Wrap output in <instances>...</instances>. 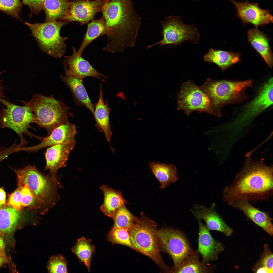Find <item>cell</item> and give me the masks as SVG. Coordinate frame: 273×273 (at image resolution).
Segmentation results:
<instances>
[{
	"instance_id": "obj_1",
	"label": "cell",
	"mask_w": 273,
	"mask_h": 273,
	"mask_svg": "<svg viewBox=\"0 0 273 273\" xmlns=\"http://www.w3.org/2000/svg\"><path fill=\"white\" fill-rule=\"evenodd\" d=\"M107 29L108 43L103 50L124 53L135 45L142 21L132 0H110L102 12Z\"/></svg>"
},
{
	"instance_id": "obj_2",
	"label": "cell",
	"mask_w": 273,
	"mask_h": 273,
	"mask_svg": "<svg viewBox=\"0 0 273 273\" xmlns=\"http://www.w3.org/2000/svg\"><path fill=\"white\" fill-rule=\"evenodd\" d=\"M273 185L272 167L248 158L233 184L225 189L224 198L229 204L239 200L265 199L272 194Z\"/></svg>"
},
{
	"instance_id": "obj_3",
	"label": "cell",
	"mask_w": 273,
	"mask_h": 273,
	"mask_svg": "<svg viewBox=\"0 0 273 273\" xmlns=\"http://www.w3.org/2000/svg\"><path fill=\"white\" fill-rule=\"evenodd\" d=\"M20 102L30 109L34 116V123L46 129L48 135L56 128L69 122V115L73 116L69 111L71 108L62 101L55 99L53 95L35 94L29 101Z\"/></svg>"
},
{
	"instance_id": "obj_4",
	"label": "cell",
	"mask_w": 273,
	"mask_h": 273,
	"mask_svg": "<svg viewBox=\"0 0 273 273\" xmlns=\"http://www.w3.org/2000/svg\"><path fill=\"white\" fill-rule=\"evenodd\" d=\"M252 80L245 81H214L210 79L200 86L209 98L214 115H222L223 107L228 104L239 103L248 98L246 91L253 86Z\"/></svg>"
},
{
	"instance_id": "obj_5",
	"label": "cell",
	"mask_w": 273,
	"mask_h": 273,
	"mask_svg": "<svg viewBox=\"0 0 273 273\" xmlns=\"http://www.w3.org/2000/svg\"><path fill=\"white\" fill-rule=\"evenodd\" d=\"M156 223L141 213L128 229V232L135 250L149 257L163 270L171 272L162 258L160 246Z\"/></svg>"
},
{
	"instance_id": "obj_6",
	"label": "cell",
	"mask_w": 273,
	"mask_h": 273,
	"mask_svg": "<svg viewBox=\"0 0 273 273\" xmlns=\"http://www.w3.org/2000/svg\"><path fill=\"white\" fill-rule=\"evenodd\" d=\"M17 176L18 187L27 184L41 201L43 214L54 205L57 199V184L50 175H45L34 166L13 169Z\"/></svg>"
},
{
	"instance_id": "obj_7",
	"label": "cell",
	"mask_w": 273,
	"mask_h": 273,
	"mask_svg": "<svg viewBox=\"0 0 273 273\" xmlns=\"http://www.w3.org/2000/svg\"><path fill=\"white\" fill-rule=\"evenodd\" d=\"M24 22L43 52L56 58L61 57L65 53V41L68 37L61 36L60 31L62 27L67 23L66 22L56 20L43 23Z\"/></svg>"
},
{
	"instance_id": "obj_8",
	"label": "cell",
	"mask_w": 273,
	"mask_h": 273,
	"mask_svg": "<svg viewBox=\"0 0 273 273\" xmlns=\"http://www.w3.org/2000/svg\"><path fill=\"white\" fill-rule=\"evenodd\" d=\"M0 102L4 106L0 109V128H8L13 130L19 136L21 145L28 143L23 136L24 134L31 138L42 140L44 138L35 135L28 130L32 128L31 124L35 121L34 115L28 107L18 106L2 98Z\"/></svg>"
},
{
	"instance_id": "obj_9",
	"label": "cell",
	"mask_w": 273,
	"mask_h": 273,
	"mask_svg": "<svg viewBox=\"0 0 273 273\" xmlns=\"http://www.w3.org/2000/svg\"><path fill=\"white\" fill-rule=\"evenodd\" d=\"M160 24L163 39L154 44L147 46L146 50L159 44L160 47L166 45L174 47L187 40L194 44H198L199 42L200 34L194 25H187L178 17H165L160 22Z\"/></svg>"
},
{
	"instance_id": "obj_10",
	"label": "cell",
	"mask_w": 273,
	"mask_h": 273,
	"mask_svg": "<svg viewBox=\"0 0 273 273\" xmlns=\"http://www.w3.org/2000/svg\"><path fill=\"white\" fill-rule=\"evenodd\" d=\"M157 236L161 248L173 260V271L181 265L193 250L185 235L179 230L164 228L158 231Z\"/></svg>"
},
{
	"instance_id": "obj_11",
	"label": "cell",
	"mask_w": 273,
	"mask_h": 273,
	"mask_svg": "<svg viewBox=\"0 0 273 273\" xmlns=\"http://www.w3.org/2000/svg\"><path fill=\"white\" fill-rule=\"evenodd\" d=\"M273 81L272 77L260 87L255 97L245 106L237 118L228 126H245L261 112L273 104Z\"/></svg>"
},
{
	"instance_id": "obj_12",
	"label": "cell",
	"mask_w": 273,
	"mask_h": 273,
	"mask_svg": "<svg viewBox=\"0 0 273 273\" xmlns=\"http://www.w3.org/2000/svg\"><path fill=\"white\" fill-rule=\"evenodd\" d=\"M177 98V109L183 110L188 116L195 111L214 114L208 96L192 81L182 84Z\"/></svg>"
},
{
	"instance_id": "obj_13",
	"label": "cell",
	"mask_w": 273,
	"mask_h": 273,
	"mask_svg": "<svg viewBox=\"0 0 273 273\" xmlns=\"http://www.w3.org/2000/svg\"><path fill=\"white\" fill-rule=\"evenodd\" d=\"M110 0H73L61 20L67 23L77 21L81 25L88 23L93 20L97 13L102 12Z\"/></svg>"
},
{
	"instance_id": "obj_14",
	"label": "cell",
	"mask_w": 273,
	"mask_h": 273,
	"mask_svg": "<svg viewBox=\"0 0 273 273\" xmlns=\"http://www.w3.org/2000/svg\"><path fill=\"white\" fill-rule=\"evenodd\" d=\"M75 142V140L68 141L47 148L45 154L46 165L44 170H49L50 175L54 182H57L56 174L58 170L66 165Z\"/></svg>"
},
{
	"instance_id": "obj_15",
	"label": "cell",
	"mask_w": 273,
	"mask_h": 273,
	"mask_svg": "<svg viewBox=\"0 0 273 273\" xmlns=\"http://www.w3.org/2000/svg\"><path fill=\"white\" fill-rule=\"evenodd\" d=\"M230 0L236 7L237 16L244 25L249 23L255 27L272 23L273 16L267 9H261L257 3H251L247 1L244 3L234 0Z\"/></svg>"
},
{
	"instance_id": "obj_16",
	"label": "cell",
	"mask_w": 273,
	"mask_h": 273,
	"mask_svg": "<svg viewBox=\"0 0 273 273\" xmlns=\"http://www.w3.org/2000/svg\"><path fill=\"white\" fill-rule=\"evenodd\" d=\"M72 48L73 54L64 57L63 63L66 75L74 76L82 80L86 77L90 76L98 78L104 81L99 76L107 78L97 71L87 60L78 54L75 48Z\"/></svg>"
},
{
	"instance_id": "obj_17",
	"label": "cell",
	"mask_w": 273,
	"mask_h": 273,
	"mask_svg": "<svg viewBox=\"0 0 273 273\" xmlns=\"http://www.w3.org/2000/svg\"><path fill=\"white\" fill-rule=\"evenodd\" d=\"M198 220L199 233L197 251L201 255L203 263L204 264L217 259L219 253L223 250L224 247L214 239L210 230L203 224L201 220Z\"/></svg>"
},
{
	"instance_id": "obj_18",
	"label": "cell",
	"mask_w": 273,
	"mask_h": 273,
	"mask_svg": "<svg viewBox=\"0 0 273 273\" xmlns=\"http://www.w3.org/2000/svg\"><path fill=\"white\" fill-rule=\"evenodd\" d=\"M77 133L76 126L69 122L55 129L49 135L44 138L39 144L32 146H25L24 151L29 152H36L44 148L75 140Z\"/></svg>"
},
{
	"instance_id": "obj_19",
	"label": "cell",
	"mask_w": 273,
	"mask_h": 273,
	"mask_svg": "<svg viewBox=\"0 0 273 273\" xmlns=\"http://www.w3.org/2000/svg\"><path fill=\"white\" fill-rule=\"evenodd\" d=\"M215 204L212 203L211 207H206L203 205L196 204L191 210L198 219H202L205 222L206 226L210 230L223 233L227 236L231 235L233 230L225 222L215 209Z\"/></svg>"
},
{
	"instance_id": "obj_20",
	"label": "cell",
	"mask_w": 273,
	"mask_h": 273,
	"mask_svg": "<svg viewBox=\"0 0 273 273\" xmlns=\"http://www.w3.org/2000/svg\"><path fill=\"white\" fill-rule=\"evenodd\" d=\"M229 204L242 211L248 218L269 235L272 236V219L267 213L254 207L247 200L236 201Z\"/></svg>"
},
{
	"instance_id": "obj_21",
	"label": "cell",
	"mask_w": 273,
	"mask_h": 273,
	"mask_svg": "<svg viewBox=\"0 0 273 273\" xmlns=\"http://www.w3.org/2000/svg\"><path fill=\"white\" fill-rule=\"evenodd\" d=\"M248 41L262 57L270 68L272 66L273 54L269 44V38L258 28L249 29L247 32Z\"/></svg>"
},
{
	"instance_id": "obj_22",
	"label": "cell",
	"mask_w": 273,
	"mask_h": 273,
	"mask_svg": "<svg viewBox=\"0 0 273 273\" xmlns=\"http://www.w3.org/2000/svg\"><path fill=\"white\" fill-rule=\"evenodd\" d=\"M101 84L98 101L95 106L94 116L98 130L104 134L107 141L110 142L112 132L109 122V114L111 109L108 107V101L104 102Z\"/></svg>"
},
{
	"instance_id": "obj_23",
	"label": "cell",
	"mask_w": 273,
	"mask_h": 273,
	"mask_svg": "<svg viewBox=\"0 0 273 273\" xmlns=\"http://www.w3.org/2000/svg\"><path fill=\"white\" fill-rule=\"evenodd\" d=\"M99 188L104 195L103 202L100 209L105 215L113 219L116 210L128 203L123 197L121 191L114 190L106 185L101 186Z\"/></svg>"
},
{
	"instance_id": "obj_24",
	"label": "cell",
	"mask_w": 273,
	"mask_h": 273,
	"mask_svg": "<svg viewBox=\"0 0 273 273\" xmlns=\"http://www.w3.org/2000/svg\"><path fill=\"white\" fill-rule=\"evenodd\" d=\"M62 80L70 89L75 100L89 110L94 115L95 108L83 83V80L72 75L61 76Z\"/></svg>"
},
{
	"instance_id": "obj_25",
	"label": "cell",
	"mask_w": 273,
	"mask_h": 273,
	"mask_svg": "<svg viewBox=\"0 0 273 273\" xmlns=\"http://www.w3.org/2000/svg\"><path fill=\"white\" fill-rule=\"evenodd\" d=\"M203 59L205 62L215 64L223 71L240 60L239 53H234L220 50L211 49L204 56Z\"/></svg>"
},
{
	"instance_id": "obj_26",
	"label": "cell",
	"mask_w": 273,
	"mask_h": 273,
	"mask_svg": "<svg viewBox=\"0 0 273 273\" xmlns=\"http://www.w3.org/2000/svg\"><path fill=\"white\" fill-rule=\"evenodd\" d=\"M149 166L161 185L160 188L164 189L178 179L176 168L173 164L153 162L150 163Z\"/></svg>"
},
{
	"instance_id": "obj_27",
	"label": "cell",
	"mask_w": 273,
	"mask_h": 273,
	"mask_svg": "<svg viewBox=\"0 0 273 273\" xmlns=\"http://www.w3.org/2000/svg\"><path fill=\"white\" fill-rule=\"evenodd\" d=\"M21 217L18 211L7 205L0 206V232L9 235L14 230Z\"/></svg>"
},
{
	"instance_id": "obj_28",
	"label": "cell",
	"mask_w": 273,
	"mask_h": 273,
	"mask_svg": "<svg viewBox=\"0 0 273 273\" xmlns=\"http://www.w3.org/2000/svg\"><path fill=\"white\" fill-rule=\"evenodd\" d=\"M70 0H45L43 6L46 22L61 20L69 9Z\"/></svg>"
},
{
	"instance_id": "obj_29",
	"label": "cell",
	"mask_w": 273,
	"mask_h": 273,
	"mask_svg": "<svg viewBox=\"0 0 273 273\" xmlns=\"http://www.w3.org/2000/svg\"><path fill=\"white\" fill-rule=\"evenodd\" d=\"M107 34V29L105 22L102 17L97 20H93L88 23L86 33L78 54L81 55L85 48L92 41L96 38Z\"/></svg>"
},
{
	"instance_id": "obj_30",
	"label": "cell",
	"mask_w": 273,
	"mask_h": 273,
	"mask_svg": "<svg viewBox=\"0 0 273 273\" xmlns=\"http://www.w3.org/2000/svg\"><path fill=\"white\" fill-rule=\"evenodd\" d=\"M91 241V240H87L83 237L77 240L75 245L71 249L79 261L84 263L89 272L90 271L92 256L95 251L94 246L90 243Z\"/></svg>"
},
{
	"instance_id": "obj_31",
	"label": "cell",
	"mask_w": 273,
	"mask_h": 273,
	"mask_svg": "<svg viewBox=\"0 0 273 273\" xmlns=\"http://www.w3.org/2000/svg\"><path fill=\"white\" fill-rule=\"evenodd\" d=\"M211 271L210 267L200 262L198 253L193 250L181 265L173 270V272L208 273Z\"/></svg>"
},
{
	"instance_id": "obj_32",
	"label": "cell",
	"mask_w": 273,
	"mask_h": 273,
	"mask_svg": "<svg viewBox=\"0 0 273 273\" xmlns=\"http://www.w3.org/2000/svg\"><path fill=\"white\" fill-rule=\"evenodd\" d=\"M136 217L127 209L125 204L119 208L116 211L113 219V227L128 229L135 221Z\"/></svg>"
},
{
	"instance_id": "obj_33",
	"label": "cell",
	"mask_w": 273,
	"mask_h": 273,
	"mask_svg": "<svg viewBox=\"0 0 273 273\" xmlns=\"http://www.w3.org/2000/svg\"><path fill=\"white\" fill-rule=\"evenodd\" d=\"M128 230V229L113 227L108 234V241L112 244L122 245L135 250Z\"/></svg>"
},
{
	"instance_id": "obj_34",
	"label": "cell",
	"mask_w": 273,
	"mask_h": 273,
	"mask_svg": "<svg viewBox=\"0 0 273 273\" xmlns=\"http://www.w3.org/2000/svg\"><path fill=\"white\" fill-rule=\"evenodd\" d=\"M20 187L22 207H27L29 209H42L41 201L27 184Z\"/></svg>"
},
{
	"instance_id": "obj_35",
	"label": "cell",
	"mask_w": 273,
	"mask_h": 273,
	"mask_svg": "<svg viewBox=\"0 0 273 273\" xmlns=\"http://www.w3.org/2000/svg\"><path fill=\"white\" fill-rule=\"evenodd\" d=\"M22 5L21 0H0V11L23 22L19 16Z\"/></svg>"
},
{
	"instance_id": "obj_36",
	"label": "cell",
	"mask_w": 273,
	"mask_h": 273,
	"mask_svg": "<svg viewBox=\"0 0 273 273\" xmlns=\"http://www.w3.org/2000/svg\"><path fill=\"white\" fill-rule=\"evenodd\" d=\"M67 262L61 255L51 257L47 263V267L49 273H67Z\"/></svg>"
},
{
	"instance_id": "obj_37",
	"label": "cell",
	"mask_w": 273,
	"mask_h": 273,
	"mask_svg": "<svg viewBox=\"0 0 273 273\" xmlns=\"http://www.w3.org/2000/svg\"><path fill=\"white\" fill-rule=\"evenodd\" d=\"M264 250L263 255L257 263L254 269V270L260 267H263L267 269L270 273L273 272V254L267 245L264 246Z\"/></svg>"
},
{
	"instance_id": "obj_38",
	"label": "cell",
	"mask_w": 273,
	"mask_h": 273,
	"mask_svg": "<svg viewBox=\"0 0 273 273\" xmlns=\"http://www.w3.org/2000/svg\"><path fill=\"white\" fill-rule=\"evenodd\" d=\"M7 205L18 211L21 210L22 206L21 194L19 187H18L13 192L8 194Z\"/></svg>"
},
{
	"instance_id": "obj_39",
	"label": "cell",
	"mask_w": 273,
	"mask_h": 273,
	"mask_svg": "<svg viewBox=\"0 0 273 273\" xmlns=\"http://www.w3.org/2000/svg\"><path fill=\"white\" fill-rule=\"evenodd\" d=\"M23 4L28 6L30 10L31 14L36 15L43 10L45 0H21Z\"/></svg>"
},
{
	"instance_id": "obj_40",
	"label": "cell",
	"mask_w": 273,
	"mask_h": 273,
	"mask_svg": "<svg viewBox=\"0 0 273 273\" xmlns=\"http://www.w3.org/2000/svg\"><path fill=\"white\" fill-rule=\"evenodd\" d=\"M6 193L3 189L0 188V206L6 205Z\"/></svg>"
},
{
	"instance_id": "obj_41",
	"label": "cell",
	"mask_w": 273,
	"mask_h": 273,
	"mask_svg": "<svg viewBox=\"0 0 273 273\" xmlns=\"http://www.w3.org/2000/svg\"><path fill=\"white\" fill-rule=\"evenodd\" d=\"M5 249V243L0 235V254L6 257Z\"/></svg>"
},
{
	"instance_id": "obj_42",
	"label": "cell",
	"mask_w": 273,
	"mask_h": 273,
	"mask_svg": "<svg viewBox=\"0 0 273 273\" xmlns=\"http://www.w3.org/2000/svg\"><path fill=\"white\" fill-rule=\"evenodd\" d=\"M6 257L0 254V266L6 260Z\"/></svg>"
},
{
	"instance_id": "obj_43",
	"label": "cell",
	"mask_w": 273,
	"mask_h": 273,
	"mask_svg": "<svg viewBox=\"0 0 273 273\" xmlns=\"http://www.w3.org/2000/svg\"><path fill=\"white\" fill-rule=\"evenodd\" d=\"M2 161V158L1 156L0 155V163Z\"/></svg>"
}]
</instances>
